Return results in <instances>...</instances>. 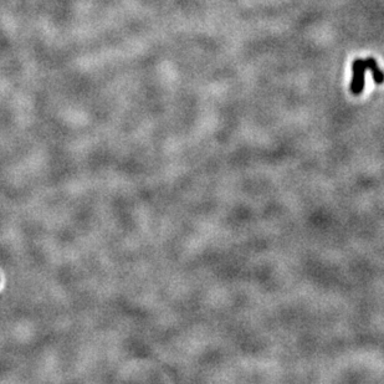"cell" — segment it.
Wrapping results in <instances>:
<instances>
[{
  "instance_id": "cell-1",
  "label": "cell",
  "mask_w": 384,
  "mask_h": 384,
  "mask_svg": "<svg viewBox=\"0 0 384 384\" xmlns=\"http://www.w3.org/2000/svg\"><path fill=\"white\" fill-rule=\"evenodd\" d=\"M366 70H372L373 78L377 83H382L384 81V75L377 66L374 59L367 60H356L353 62V78L351 83V90L354 94H358L363 91L364 87V72Z\"/></svg>"
}]
</instances>
